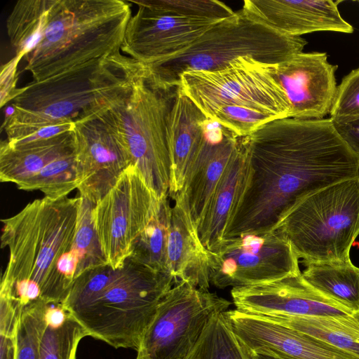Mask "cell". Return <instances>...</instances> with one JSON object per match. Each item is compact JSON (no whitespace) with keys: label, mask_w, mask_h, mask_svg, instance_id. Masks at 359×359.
<instances>
[{"label":"cell","mask_w":359,"mask_h":359,"mask_svg":"<svg viewBox=\"0 0 359 359\" xmlns=\"http://www.w3.org/2000/svg\"><path fill=\"white\" fill-rule=\"evenodd\" d=\"M359 2V1H358Z\"/></svg>","instance_id":"7bdbcfd3"},{"label":"cell","mask_w":359,"mask_h":359,"mask_svg":"<svg viewBox=\"0 0 359 359\" xmlns=\"http://www.w3.org/2000/svg\"><path fill=\"white\" fill-rule=\"evenodd\" d=\"M69 315L62 304H48L45 313L46 325L58 327L65 323Z\"/></svg>","instance_id":"f35d334b"},{"label":"cell","mask_w":359,"mask_h":359,"mask_svg":"<svg viewBox=\"0 0 359 359\" xmlns=\"http://www.w3.org/2000/svg\"><path fill=\"white\" fill-rule=\"evenodd\" d=\"M208 117L177 87L168 121V142L171 162L169 197L182 190L187 176L206 138Z\"/></svg>","instance_id":"44dd1931"},{"label":"cell","mask_w":359,"mask_h":359,"mask_svg":"<svg viewBox=\"0 0 359 359\" xmlns=\"http://www.w3.org/2000/svg\"><path fill=\"white\" fill-rule=\"evenodd\" d=\"M245 154L241 139L222 178L216 186L197 226L199 238L209 252L216 251L223 241L228 219L243 181Z\"/></svg>","instance_id":"603a6c76"},{"label":"cell","mask_w":359,"mask_h":359,"mask_svg":"<svg viewBox=\"0 0 359 359\" xmlns=\"http://www.w3.org/2000/svg\"><path fill=\"white\" fill-rule=\"evenodd\" d=\"M174 284L171 273L129 257L101 297L73 317L88 336L115 348L137 351L158 305Z\"/></svg>","instance_id":"8992f818"},{"label":"cell","mask_w":359,"mask_h":359,"mask_svg":"<svg viewBox=\"0 0 359 359\" xmlns=\"http://www.w3.org/2000/svg\"><path fill=\"white\" fill-rule=\"evenodd\" d=\"M98 107L76 119L72 129L80 177L79 196L95 204L132 164L121 135L100 112Z\"/></svg>","instance_id":"4fadbf2b"},{"label":"cell","mask_w":359,"mask_h":359,"mask_svg":"<svg viewBox=\"0 0 359 359\" xmlns=\"http://www.w3.org/2000/svg\"><path fill=\"white\" fill-rule=\"evenodd\" d=\"M136 359H150L148 355H147L142 351H137V355Z\"/></svg>","instance_id":"b9f144b4"},{"label":"cell","mask_w":359,"mask_h":359,"mask_svg":"<svg viewBox=\"0 0 359 359\" xmlns=\"http://www.w3.org/2000/svg\"><path fill=\"white\" fill-rule=\"evenodd\" d=\"M330 118L359 115V67L344 76L337 86Z\"/></svg>","instance_id":"d590c367"},{"label":"cell","mask_w":359,"mask_h":359,"mask_svg":"<svg viewBox=\"0 0 359 359\" xmlns=\"http://www.w3.org/2000/svg\"><path fill=\"white\" fill-rule=\"evenodd\" d=\"M87 336L86 330L70 313L58 327L46 325L41 340L39 359H76L79 344Z\"/></svg>","instance_id":"d6a6232c"},{"label":"cell","mask_w":359,"mask_h":359,"mask_svg":"<svg viewBox=\"0 0 359 359\" xmlns=\"http://www.w3.org/2000/svg\"><path fill=\"white\" fill-rule=\"evenodd\" d=\"M80 184L75 154L60 157L43 168L39 172L17 184L20 190H39L45 197L59 199L67 195Z\"/></svg>","instance_id":"f1b7e54d"},{"label":"cell","mask_w":359,"mask_h":359,"mask_svg":"<svg viewBox=\"0 0 359 359\" xmlns=\"http://www.w3.org/2000/svg\"><path fill=\"white\" fill-rule=\"evenodd\" d=\"M176 88L163 91L153 88L146 81L142 67L127 91L98 107L121 135L132 165L158 199L169 197L168 121Z\"/></svg>","instance_id":"ba28073f"},{"label":"cell","mask_w":359,"mask_h":359,"mask_svg":"<svg viewBox=\"0 0 359 359\" xmlns=\"http://www.w3.org/2000/svg\"><path fill=\"white\" fill-rule=\"evenodd\" d=\"M241 139L245 171L223 241L273 230L306 196L359 177V156L337 134L330 118L276 119Z\"/></svg>","instance_id":"6da1fadb"},{"label":"cell","mask_w":359,"mask_h":359,"mask_svg":"<svg viewBox=\"0 0 359 359\" xmlns=\"http://www.w3.org/2000/svg\"><path fill=\"white\" fill-rule=\"evenodd\" d=\"M74 152L72 130L52 138L21 144L7 140L0 144V180L16 185L53 161Z\"/></svg>","instance_id":"7402d4cb"},{"label":"cell","mask_w":359,"mask_h":359,"mask_svg":"<svg viewBox=\"0 0 359 359\" xmlns=\"http://www.w3.org/2000/svg\"><path fill=\"white\" fill-rule=\"evenodd\" d=\"M118 271L107 264L83 272L74 279L62 304L70 315L75 316L101 297Z\"/></svg>","instance_id":"4dcf8cb0"},{"label":"cell","mask_w":359,"mask_h":359,"mask_svg":"<svg viewBox=\"0 0 359 359\" xmlns=\"http://www.w3.org/2000/svg\"><path fill=\"white\" fill-rule=\"evenodd\" d=\"M205 133V143L180 192L196 227L240 142V137L212 119L206 121Z\"/></svg>","instance_id":"d6986e66"},{"label":"cell","mask_w":359,"mask_h":359,"mask_svg":"<svg viewBox=\"0 0 359 359\" xmlns=\"http://www.w3.org/2000/svg\"><path fill=\"white\" fill-rule=\"evenodd\" d=\"M260 316L309 334L359 359V311L327 316Z\"/></svg>","instance_id":"cb8c5ba5"},{"label":"cell","mask_w":359,"mask_h":359,"mask_svg":"<svg viewBox=\"0 0 359 359\" xmlns=\"http://www.w3.org/2000/svg\"><path fill=\"white\" fill-rule=\"evenodd\" d=\"M80 198L72 248L79 258L75 278L88 269L107 264L93 217L95 204L81 196Z\"/></svg>","instance_id":"f546056e"},{"label":"cell","mask_w":359,"mask_h":359,"mask_svg":"<svg viewBox=\"0 0 359 359\" xmlns=\"http://www.w3.org/2000/svg\"><path fill=\"white\" fill-rule=\"evenodd\" d=\"M250 356H251V359H280V358H277L260 355V354H253V355H250Z\"/></svg>","instance_id":"60d3db41"},{"label":"cell","mask_w":359,"mask_h":359,"mask_svg":"<svg viewBox=\"0 0 359 359\" xmlns=\"http://www.w3.org/2000/svg\"><path fill=\"white\" fill-rule=\"evenodd\" d=\"M275 65L241 57L224 69L180 75L178 86L208 118L226 105H240L289 118L287 95L277 81Z\"/></svg>","instance_id":"9c48e42d"},{"label":"cell","mask_w":359,"mask_h":359,"mask_svg":"<svg viewBox=\"0 0 359 359\" xmlns=\"http://www.w3.org/2000/svg\"><path fill=\"white\" fill-rule=\"evenodd\" d=\"M227 299L184 281L174 284L158 306L138 351L150 359H185Z\"/></svg>","instance_id":"30bf717a"},{"label":"cell","mask_w":359,"mask_h":359,"mask_svg":"<svg viewBox=\"0 0 359 359\" xmlns=\"http://www.w3.org/2000/svg\"><path fill=\"white\" fill-rule=\"evenodd\" d=\"M140 69L120 53L33 81L18 88L11 102L15 113L1 129L14 142L48 126L74 122L127 91Z\"/></svg>","instance_id":"3957f363"},{"label":"cell","mask_w":359,"mask_h":359,"mask_svg":"<svg viewBox=\"0 0 359 359\" xmlns=\"http://www.w3.org/2000/svg\"><path fill=\"white\" fill-rule=\"evenodd\" d=\"M130 2L138 9L128 23L121 50L143 67L183 51L217 22L175 17Z\"/></svg>","instance_id":"5bb4252c"},{"label":"cell","mask_w":359,"mask_h":359,"mask_svg":"<svg viewBox=\"0 0 359 359\" xmlns=\"http://www.w3.org/2000/svg\"><path fill=\"white\" fill-rule=\"evenodd\" d=\"M171 208L168 197L158 199L150 222L138 238L130 256L154 270L168 273L167 250Z\"/></svg>","instance_id":"83f0119b"},{"label":"cell","mask_w":359,"mask_h":359,"mask_svg":"<svg viewBox=\"0 0 359 359\" xmlns=\"http://www.w3.org/2000/svg\"><path fill=\"white\" fill-rule=\"evenodd\" d=\"M332 0H245L242 8L253 18L287 36H300L315 32L346 34L353 27L340 15Z\"/></svg>","instance_id":"ac0fdd59"},{"label":"cell","mask_w":359,"mask_h":359,"mask_svg":"<svg viewBox=\"0 0 359 359\" xmlns=\"http://www.w3.org/2000/svg\"><path fill=\"white\" fill-rule=\"evenodd\" d=\"M226 312L250 355L280 359H356L320 339L262 316L236 309Z\"/></svg>","instance_id":"e0dca14e"},{"label":"cell","mask_w":359,"mask_h":359,"mask_svg":"<svg viewBox=\"0 0 359 359\" xmlns=\"http://www.w3.org/2000/svg\"><path fill=\"white\" fill-rule=\"evenodd\" d=\"M210 283L224 289L267 283L301 273L299 258L278 230L224 240L209 252Z\"/></svg>","instance_id":"8fae6325"},{"label":"cell","mask_w":359,"mask_h":359,"mask_svg":"<svg viewBox=\"0 0 359 359\" xmlns=\"http://www.w3.org/2000/svg\"><path fill=\"white\" fill-rule=\"evenodd\" d=\"M227 311L211 318L185 359H251L233 329Z\"/></svg>","instance_id":"4316f807"},{"label":"cell","mask_w":359,"mask_h":359,"mask_svg":"<svg viewBox=\"0 0 359 359\" xmlns=\"http://www.w3.org/2000/svg\"><path fill=\"white\" fill-rule=\"evenodd\" d=\"M16 335H0V359H15Z\"/></svg>","instance_id":"ab89813d"},{"label":"cell","mask_w":359,"mask_h":359,"mask_svg":"<svg viewBox=\"0 0 359 359\" xmlns=\"http://www.w3.org/2000/svg\"><path fill=\"white\" fill-rule=\"evenodd\" d=\"M210 118L238 137L248 136L263 125L279 119L272 114L240 105L223 106L215 111Z\"/></svg>","instance_id":"e575fe53"},{"label":"cell","mask_w":359,"mask_h":359,"mask_svg":"<svg viewBox=\"0 0 359 359\" xmlns=\"http://www.w3.org/2000/svg\"><path fill=\"white\" fill-rule=\"evenodd\" d=\"M158 198L137 168L130 165L93 210L108 265L121 269L150 222Z\"/></svg>","instance_id":"7c38bea8"},{"label":"cell","mask_w":359,"mask_h":359,"mask_svg":"<svg viewBox=\"0 0 359 359\" xmlns=\"http://www.w3.org/2000/svg\"><path fill=\"white\" fill-rule=\"evenodd\" d=\"M236 309L259 316H327L351 313L312 287L302 273L231 290Z\"/></svg>","instance_id":"9a60e30c"},{"label":"cell","mask_w":359,"mask_h":359,"mask_svg":"<svg viewBox=\"0 0 359 359\" xmlns=\"http://www.w3.org/2000/svg\"><path fill=\"white\" fill-rule=\"evenodd\" d=\"M326 53H299L275 65L273 74L290 106L289 118L322 119L330 113L337 93L335 72Z\"/></svg>","instance_id":"2e32d148"},{"label":"cell","mask_w":359,"mask_h":359,"mask_svg":"<svg viewBox=\"0 0 359 359\" xmlns=\"http://www.w3.org/2000/svg\"><path fill=\"white\" fill-rule=\"evenodd\" d=\"M163 13L181 18L219 22L232 16L234 11L217 0H138Z\"/></svg>","instance_id":"1f68e13d"},{"label":"cell","mask_w":359,"mask_h":359,"mask_svg":"<svg viewBox=\"0 0 359 359\" xmlns=\"http://www.w3.org/2000/svg\"><path fill=\"white\" fill-rule=\"evenodd\" d=\"M274 229L289 241L305 264L351 260L350 250L359 235V177L306 196Z\"/></svg>","instance_id":"52a82bcc"},{"label":"cell","mask_w":359,"mask_h":359,"mask_svg":"<svg viewBox=\"0 0 359 359\" xmlns=\"http://www.w3.org/2000/svg\"><path fill=\"white\" fill-rule=\"evenodd\" d=\"M81 198L29 203L16 215L1 219V248L8 250L1 288L32 285L46 304H62L71 287L58 271L61 257L70 251L75 235Z\"/></svg>","instance_id":"7a4b0ae2"},{"label":"cell","mask_w":359,"mask_h":359,"mask_svg":"<svg viewBox=\"0 0 359 359\" xmlns=\"http://www.w3.org/2000/svg\"><path fill=\"white\" fill-rule=\"evenodd\" d=\"M54 0H19L6 19V30L15 55L23 58L41 42Z\"/></svg>","instance_id":"484cf974"},{"label":"cell","mask_w":359,"mask_h":359,"mask_svg":"<svg viewBox=\"0 0 359 359\" xmlns=\"http://www.w3.org/2000/svg\"><path fill=\"white\" fill-rule=\"evenodd\" d=\"M131 5L123 0H54L44 35L24 58L40 81L121 53Z\"/></svg>","instance_id":"277c9868"},{"label":"cell","mask_w":359,"mask_h":359,"mask_svg":"<svg viewBox=\"0 0 359 359\" xmlns=\"http://www.w3.org/2000/svg\"><path fill=\"white\" fill-rule=\"evenodd\" d=\"M307 41L283 34L251 16L243 8L210 27L183 51L143 67L146 81L168 91L178 86L181 74L217 71L241 57L277 65L302 53Z\"/></svg>","instance_id":"5b68a950"},{"label":"cell","mask_w":359,"mask_h":359,"mask_svg":"<svg viewBox=\"0 0 359 359\" xmlns=\"http://www.w3.org/2000/svg\"><path fill=\"white\" fill-rule=\"evenodd\" d=\"M20 55H15L1 67L0 73V107L4 105L15 97L18 93L17 88V68L20 60Z\"/></svg>","instance_id":"8d00e7d4"},{"label":"cell","mask_w":359,"mask_h":359,"mask_svg":"<svg viewBox=\"0 0 359 359\" xmlns=\"http://www.w3.org/2000/svg\"><path fill=\"white\" fill-rule=\"evenodd\" d=\"M47 304L39 300L22 308L16 332L15 359H39Z\"/></svg>","instance_id":"836d02e7"},{"label":"cell","mask_w":359,"mask_h":359,"mask_svg":"<svg viewBox=\"0 0 359 359\" xmlns=\"http://www.w3.org/2000/svg\"><path fill=\"white\" fill-rule=\"evenodd\" d=\"M330 118L341 140L359 156V115Z\"/></svg>","instance_id":"74e56055"},{"label":"cell","mask_w":359,"mask_h":359,"mask_svg":"<svg viewBox=\"0 0 359 359\" xmlns=\"http://www.w3.org/2000/svg\"><path fill=\"white\" fill-rule=\"evenodd\" d=\"M305 265L302 275L312 287L351 311H359V268L351 260Z\"/></svg>","instance_id":"d4e9b609"},{"label":"cell","mask_w":359,"mask_h":359,"mask_svg":"<svg viewBox=\"0 0 359 359\" xmlns=\"http://www.w3.org/2000/svg\"><path fill=\"white\" fill-rule=\"evenodd\" d=\"M167 250V268L175 283L187 282L208 291L210 286L209 251L203 245L182 193L174 198Z\"/></svg>","instance_id":"ffe728a7"}]
</instances>
